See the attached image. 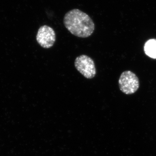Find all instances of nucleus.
<instances>
[{
  "label": "nucleus",
  "mask_w": 156,
  "mask_h": 156,
  "mask_svg": "<svg viewBox=\"0 0 156 156\" xmlns=\"http://www.w3.org/2000/svg\"><path fill=\"white\" fill-rule=\"evenodd\" d=\"M75 66L84 77L91 79L95 77L96 69L95 62L91 57L86 55L78 56L75 61Z\"/></svg>",
  "instance_id": "7ed1b4c3"
},
{
  "label": "nucleus",
  "mask_w": 156,
  "mask_h": 156,
  "mask_svg": "<svg viewBox=\"0 0 156 156\" xmlns=\"http://www.w3.org/2000/svg\"><path fill=\"white\" fill-rule=\"evenodd\" d=\"M63 23L71 34L80 38L90 37L95 30V24L92 18L78 9H73L66 14Z\"/></svg>",
  "instance_id": "f257e3e1"
},
{
  "label": "nucleus",
  "mask_w": 156,
  "mask_h": 156,
  "mask_svg": "<svg viewBox=\"0 0 156 156\" xmlns=\"http://www.w3.org/2000/svg\"><path fill=\"white\" fill-rule=\"evenodd\" d=\"M144 50L148 56L156 58V39H151L148 41L144 45Z\"/></svg>",
  "instance_id": "39448f33"
},
{
  "label": "nucleus",
  "mask_w": 156,
  "mask_h": 156,
  "mask_svg": "<svg viewBox=\"0 0 156 156\" xmlns=\"http://www.w3.org/2000/svg\"><path fill=\"white\" fill-rule=\"evenodd\" d=\"M36 39L42 48L49 49L53 47L56 41V33L52 27L48 25H43L38 30Z\"/></svg>",
  "instance_id": "20e7f679"
},
{
  "label": "nucleus",
  "mask_w": 156,
  "mask_h": 156,
  "mask_svg": "<svg viewBox=\"0 0 156 156\" xmlns=\"http://www.w3.org/2000/svg\"><path fill=\"white\" fill-rule=\"evenodd\" d=\"M119 85L122 92L126 95H131L139 89V79L134 73L131 71H126L121 74Z\"/></svg>",
  "instance_id": "f03ea898"
}]
</instances>
